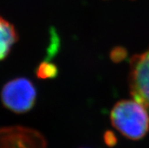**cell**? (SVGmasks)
<instances>
[{"label":"cell","mask_w":149,"mask_h":148,"mask_svg":"<svg viewBox=\"0 0 149 148\" xmlns=\"http://www.w3.org/2000/svg\"><path fill=\"white\" fill-rule=\"evenodd\" d=\"M111 121L120 133L130 140H139L149 129V113L136 100L118 101L111 112Z\"/></svg>","instance_id":"6da1fadb"},{"label":"cell","mask_w":149,"mask_h":148,"mask_svg":"<svg viewBox=\"0 0 149 148\" xmlns=\"http://www.w3.org/2000/svg\"><path fill=\"white\" fill-rule=\"evenodd\" d=\"M1 99L7 109L16 113H24L30 110L36 103V88L28 79L16 78L4 85Z\"/></svg>","instance_id":"7a4b0ae2"},{"label":"cell","mask_w":149,"mask_h":148,"mask_svg":"<svg viewBox=\"0 0 149 148\" xmlns=\"http://www.w3.org/2000/svg\"><path fill=\"white\" fill-rule=\"evenodd\" d=\"M129 85L133 99L149 113V49L131 59Z\"/></svg>","instance_id":"3957f363"},{"label":"cell","mask_w":149,"mask_h":148,"mask_svg":"<svg viewBox=\"0 0 149 148\" xmlns=\"http://www.w3.org/2000/svg\"><path fill=\"white\" fill-rule=\"evenodd\" d=\"M0 148H46L42 135L23 126L0 129Z\"/></svg>","instance_id":"277c9868"},{"label":"cell","mask_w":149,"mask_h":148,"mask_svg":"<svg viewBox=\"0 0 149 148\" xmlns=\"http://www.w3.org/2000/svg\"><path fill=\"white\" fill-rule=\"evenodd\" d=\"M17 40V34L11 23L0 15V61L9 54Z\"/></svg>","instance_id":"5b68a950"},{"label":"cell","mask_w":149,"mask_h":148,"mask_svg":"<svg viewBox=\"0 0 149 148\" xmlns=\"http://www.w3.org/2000/svg\"><path fill=\"white\" fill-rule=\"evenodd\" d=\"M57 68L54 64L43 62L40 65L37 69V76L40 78L42 79H48V78H53L57 74Z\"/></svg>","instance_id":"8992f818"}]
</instances>
